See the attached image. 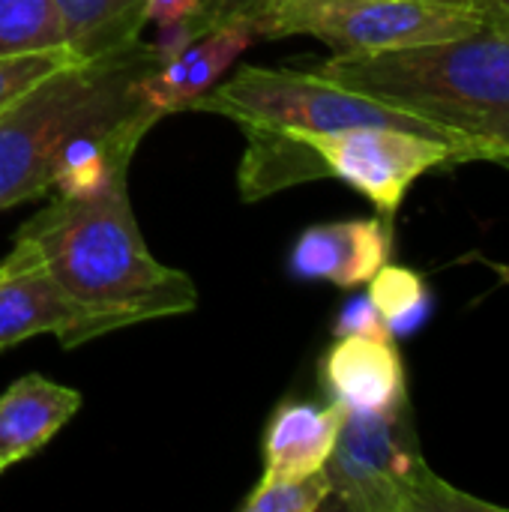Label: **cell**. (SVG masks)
I'll use <instances>...</instances> for the list:
<instances>
[{
	"instance_id": "6da1fadb",
	"label": "cell",
	"mask_w": 509,
	"mask_h": 512,
	"mask_svg": "<svg viewBox=\"0 0 509 512\" xmlns=\"http://www.w3.org/2000/svg\"><path fill=\"white\" fill-rule=\"evenodd\" d=\"M126 171L87 198H54L15 234L60 288L117 327L195 312V282L156 261L138 231Z\"/></svg>"
},
{
	"instance_id": "7a4b0ae2",
	"label": "cell",
	"mask_w": 509,
	"mask_h": 512,
	"mask_svg": "<svg viewBox=\"0 0 509 512\" xmlns=\"http://www.w3.org/2000/svg\"><path fill=\"white\" fill-rule=\"evenodd\" d=\"M162 66L150 42L81 57L24 90L0 111V210L54 189L66 147L81 135L144 138L162 117L144 81Z\"/></svg>"
},
{
	"instance_id": "3957f363",
	"label": "cell",
	"mask_w": 509,
	"mask_h": 512,
	"mask_svg": "<svg viewBox=\"0 0 509 512\" xmlns=\"http://www.w3.org/2000/svg\"><path fill=\"white\" fill-rule=\"evenodd\" d=\"M318 75L444 126L483 159H509V21L372 54H336Z\"/></svg>"
},
{
	"instance_id": "277c9868",
	"label": "cell",
	"mask_w": 509,
	"mask_h": 512,
	"mask_svg": "<svg viewBox=\"0 0 509 512\" xmlns=\"http://www.w3.org/2000/svg\"><path fill=\"white\" fill-rule=\"evenodd\" d=\"M324 471L330 498L354 512L501 510L465 495L429 468L411 402L387 414H345Z\"/></svg>"
},
{
	"instance_id": "5b68a950",
	"label": "cell",
	"mask_w": 509,
	"mask_h": 512,
	"mask_svg": "<svg viewBox=\"0 0 509 512\" xmlns=\"http://www.w3.org/2000/svg\"><path fill=\"white\" fill-rule=\"evenodd\" d=\"M189 108L231 117L240 126H267V129H300V132H339L354 126L408 129V132L450 141L462 147L471 159H483L471 144H465L444 126L390 108L348 87H339L318 72L243 66L219 87L213 84L207 93H201Z\"/></svg>"
},
{
	"instance_id": "8992f818",
	"label": "cell",
	"mask_w": 509,
	"mask_h": 512,
	"mask_svg": "<svg viewBox=\"0 0 509 512\" xmlns=\"http://www.w3.org/2000/svg\"><path fill=\"white\" fill-rule=\"evenodd\" d=\"M509 21L492 0H273L276 36H315L336 54H372Z\"/></svg>"
},
{
	"instance_id": "52a82bcc",
	"label": "cell",
	"mask_w": 509,
	"mask_h": 512,
	"mask_svg": "<svg viewBox=\"0 0 509 512\" xmlns=\"http://www.w3.org/2000/svg\"><path fill=\"white\" fill-rule=\"evenodd\" d=\"M285 132L303 138L318 153L330 177L366 195L384 216V222H390L399 213L408 189L426 171L471 159L462 147L450 141L390 126H354L339 132Z\"/></svg>"
},
{
	"instance_id": "ba28073f",
	"label": "cell",
	"mask_w": 509,
	"mask_h": 512,
	"mask_svg": "<svg viewBox=\"0 0 509 512\" xmlns=\"http://www.w3.org/2000/svg\"><path fill=\"white\" fill-rule=\"evenodd\" d=\"M120 330L114 318L69 297L42 261L21 243L0 261V351L51 333L63 348Z\"/></svg>"
},
{
	"instance_id": "9c48e42d",
	"label": "cell",
	"mask_w": 509,
	"mask_h": 512,
	"mask_svg": "<svg viewBox=\"0 0 509 512\" xmlns=\"http://www.w3.org/2000/svg\"><path fill=\"white\" fill-rule=\"evenodd\" d=\"M270 6L273 0H246L240 9L228 12L216 27L198 36L183 54L162 63L144 81V96L150 108H156L162 117L168 111L189 108L246 48L261 39H273Z\"/></svg>"
},
{
	"instance_id": "30bf717a",
	"label": "cell",
	"mask_w": 509,
	"mask_h": 512,
	"mask_svg": "<svg viewBox=\"0 0 509 512\" xmlns=\"http://www.w3.org/2000/svg\"><path fill=\"white\" fill-rule=\"evenodd\" d=\"M318 375L327 399L345 414H387L408 402L405 363L393 339L336 336Z\"/></svg>"
},
{
	"instance_id": "8fae6325",
	"label": "cell",
	"mask_w": 509,
	"mask_h": 512,
	"mask_svg": "<svg viewBox=\"0 0 509 512\" xmlns=\"http://www.w3.org/2000/svg\"><path fill=\"white\" fill-rule=\"evenodd\" d=\"M390 261V222L345 219L306 228L291 249V276L333 282L339 288L366 285Z\"/></svg>"
},
{
	"instance_id": "7c38bea8",
	"label": "cell",
	"mask_w": 509,
	"mask_h": 512,
	"mask_svg": "<svg viewBox=\"0 0 509 512\" xmlns=\"http://www.w3.org/2000/svg\"><path fill=\"white\" fill-rule=\"evenodd\" d=\"M81 408V393L42 375L18 378L0 396V471L39 453Z\"/></svg>"
},
{
	"instance_id": "4fadbf2b",
	"label": "cell",
	"mask_w": 509,
	"mask_h": 512,
	"mask_svg": "<svg viewBox=\"0 0 509 512\" xmlns=\"http://www.w3.org/2000/svg\"><path fill=\"white\" fill-rule=\"evenodd\" d=\"M345 411L339 405H312L285 399L264 429V474L270 477H312L324 471L333 456Z\"/></svg>"
},
{
	"instance_id": "5bb4252c",
	"label": "cell",
	"mask_w": 509,
	"mask_h": 512,
	"mask_svg": "<svg viewBox=\"0 0 509 512\" xmlns=\"http://www.w3.org/2000/svg\"><path fill=\"white\" fill-rule=\"evenodd\" d=\"M246 153L240 162V195L243 201H258L279 189H288L303 180L330 177L318 153L285 129L243 126Z\"/></svg>"
},
{
	"instance_id": "9a60e30c",
	"label": "cell",
	"mask_w": 509,
	"mask_h": 512,
	"mask_svg": "<svg viewBox=\"0 0 509 512\" xmlns=\"http://www.w3.org/2000/svg\"><path fill=\"white\" fill-rule=\"evenodd\" d=\"M66 45L78 57H99L141 39L147 0H54Z\"/></svg>"
},
{
	"instance_id": "2e32d148",
	"label": "cell",
	"mask_w": 509,
	"mask_h": 512,
	"mask_svg": "<svg viewBox=\"0 0 509 512\" xmlns=\"http://www.w3.org/2000/svg\"><path fill=\"white\" fill-rule=\"evenodd\" d=\"M369 300L387 321L393 339L417 333L432 315V291L426 279L417 270L390 261L369 279Z\"/></svg>"
},
{
	"instance_id": "e0dca14e",
	"label": "cell",
	"mask_w": 509,
	"mask_h": 512,
	"mask_svg": "<svg viewBox=\"0 0 509 512\" xmlns=\"http://www.w3.org/2000/svg\"><path fill=\"white\" fill-rule=\"evenodd\" d=\"M63 45L66 30L54 0H0V57Z\"/></svg>"
},
{
	"instance_id": "ac0fdd59",
	"label": "cell",
	"mask_w": 509,
	"mask_h": 512,
	"mask_svg": "<svg viewBox=\"0 0 509 512\" xmlns=\"http://www.w3.org/2000/svg\"><path fill=\"white\" fill-rule=\"evenodd\" d=\"M330 501V477L318 471L312 477L288 480L264 474L252 495L240 504L243 512H315Z\"/></svg>"
},
{
	"instance_id": "d6986e66",
	"label": "cell",
	"mask_w": 509,
	"mask_h": 512,
	"mask_svg": "<svg viewBox=\"0 0 509 512\" xmlns=\"http://www.w3.org/2000/svg\"><path fill=\"white\" fill-rule=\"evenodd\" d=\"M81 60L69 45L63 48H48V51H30V54H15V57H0V111L15 102L24 90H30L36 81L45 75Z\"/></svg>"
},
{
	"instance_id": "ffe728a7",
	"label": "cell",
	"mask_w": 509,
	"mask_h": 512,
	"mask_svg": "<svg viewBox=\"0 0 509 512\" xmlns=\"http://www.w3.org/2000/svg\"><path fill=\"white\" fill-rule=\"evenodd\" d=\"M333 336H372V339H393L387 321L375 309V303L366 297H354L342 306L333 324Z\"/></svg>"
},
{
	"instance_id": "44dd1931",
	"label": "cell",
	"mask_w": 509,
	"mask_h": 512,
	"mask_svg": "<svg viewBox=\"0 0 509 512\" xmlns=\"http://www.w3.org/2000/svg\"><path fill=\"white\" fill-rule=\"evenodd\" d=\"M480 261H483V264H486V267H489V270H492L504 285H509V264H504V261H489V258H480Z\"/></svg>"
},
{
	"instance_id": "7402d4cb",
	"label": "cell",
	"mask_w": 509,
	"mask_h": 512,
	"mask_svg": "<svg viewBox=\"0 0 509 512\" xmlns=\"http://www.w3.org/2000/svg\"><path fill=\"white\" fill-rule=\"evenodd\" d=\"M492 3H495V6H498V9H501V12L509 18V0H492Z\"/></svg>"
},
{
	"instance_id": "603a6c76",
	"label": "cell",
	"mask_w": 509,
	"mask_h": 512,
	"mask_svg": "<svg viewBox=\"0 0 509 512\" xmlns=\"http://www.w3.org/2000/svg\"><path fill=\"white\" fill-rule=\"evenodd\" d=\"M228 3H243V0H228Z\"/></svg>"
}]
</instances>
